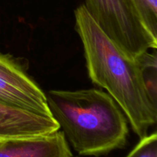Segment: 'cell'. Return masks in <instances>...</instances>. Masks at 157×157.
Wrapping results in <instances>:
<instances>
[{
	"instance_id": "cell-7",
	"label": "cell",
	"mask_w": 157,
	"mask_h": 157,
	"mask_svg": "<svg viewBox=\"0 0 157 157\" xmlns=\"http://www.w3.org/2000/svg\"><path fill=\"white\" fill-rule=\"evenodd\" d=\"M142 70L144 81L150 98L156 104V55L148 52L136 58Z\"/></svg>"
},
{
	"instance_id": "cell-2",
	"label": "cell",
	"mask_w": 157,
	"mask_h": 157,
	"mask_svg": "<svg viewBox=\"0 0 157 157\" xmlns=\"http://www.w3.org/2000/svg\"><path fill=\"white\" fill-rule=\"evenodd\" d=\"M46 99L52 117L79 155L98 156L125 147L128 121L107 92L51 90Z\"/></svg>"
},
{
	"instance_id": "cell-1",
	"label": "cell",
	"mask_w": 157,
	"mask_h": 157,
	"mask_svg": "<svg viewBox=\"0 0 157 157\" xmlns=\"http://www.w3.org/2000/svg\"><path fill=\"white\" fill-rule=\"evenodd\" d=\"M75 19L92 83L107 90L116 101L140 139L147 136L156 124L157 104L149 94L136 58L101 30L84 4L75 10Z\"/></svg>"
},
{
	"instance_id": "cell-5",
	"label": "cell",
	"mask_w": 157,
	"mask_h": 157,
	"mask_svg": "<svg viewBox=\"0 0 157 157\" xmlns=\"http://www.w3.org/2000/svg\"><path fill=\"white\" fill-rule=\"evenodd\" d=\"M59 130L52 117L27 111L0 101V137L42 136Z\"/></svg>"
},
{
	"instance_id": "cell-6",
	"label": "cell",
	"mask_w": 157,
	"mask_h": 157,
	"mask_svg": "<svg viewBox=\"0 0 157 157\" xmlns=\"http://www.w3.org/2000/svg\"><path fill=\"white\" fill-rule=\"evenodd\" d=\"M147 32L157 39V0H131Z\"/></svg>"
},
{
	"instance_id": "cell-9",
	"label": "cell",
	"mask_w": 157,
	"mask_h": 157,
	"mask_svg": "<svg viewBox=\"0 0 157 157\" xmlns=\"http://www.w3.org/2000/svg\"><path fill=\"white\" fill-rule=\"evenodd\" d=\"M0 138H3V137H0Z\"/></svg>"
},
{
	"instance_id": "cell-3",
	"label": "cell",
	"mask_w": 157,
	"mask_h": 157,
	"mask_svg": "<svg viewBox=\"0 0 157 157\" xmlns=\"http://www.w3.org/2000/svg\"><path fill=\"white\" fill-rule=\"evenodd\" d=\"M84 6L101 30L132 58L157 48L131 0H86Z\"/></svg>"
},
{
	"instance_id": "cell-4",
	"label": "cell",
	"mask_w": 157,
	"mask_h": 157,
	"mask_svg": "<svg viewBox=\"0 0 157 157\" xmlns=\"http://www.w3.org/2000/svg\"><path fill=\"white\" fill-rule=\"evenodd\" d=\"M0 157H73L61 130L35 136L0 138Z\"/></svg>"
},
{
	"instance_id": "cell-8",
	"label": "cell",
	"mask_w": 157,
	"mask_h": 157,
	"mask_svg": "<svg viewBox=\"0 0 157 157\" xmlns=\"http://www.w3.org/2000/svg\"><path fill=\"white\" fill-rule=\"evenodd\" d=\"M126 157H157V134L153 133L140 141Z\"/></svg>"
},
{
	"instance_id": "cell-10",
	"label": "cell",
	"mask_w": 157,
	"mask_h": 157,
	"mask_svg": "<svg viewBox=\"0 0 157 157\" xmlns=\"http://www.w3.org/2000/svg\"><path fill=\"white\" fill-rule=\"evenodd\" d=\"M76 157H79V156H76Z\"/></svg>"
}]
</instances>
